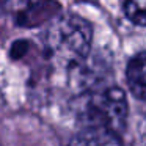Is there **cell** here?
<instances>
[{
  "label": "cell",
  "mask_w": 146,
  "mask_h": 146,
  "mask_svg": "<svg viewBox=\"0 0 146 146\" xmlns=\"http://www.w3.org/2000/svg\"><path fill=\"white\" fill-rule=\"evenodd\" d=\"M93 30L83 17L66 14L50 22L44 33L47 55L55 64L76 66L86 58L91 49Z\"/></svg>",
  "instance_id": "cell-1"
},
{
  "label": "cell",
  "mask_w": 146,
  "mask_h": 146,
  "mask_svg": "<svg viewBox=\"0 0 146 146\" xmlns=\"http://www.w3.org/2000/svg\"><path fill=\"white\" fill-rule=\"evenodd\" d=\"M127 99L118 86L93 90L76 102V113L85 129H104L116 133L126 126Z\"/></svg>",
  "instance_id": "cell-2"
},
{
  "label": "cell",
  "mask_w": 146,
  "mask_h": 146,
  "mask_svg": "<svg viewBox=\"0 0 146 146\" xmlns=\"http://www.w3.org/2000/svg\"><path fill=\"white\" fill-rule=\"evenodd\" d=\"M126 80L135 98L146 99V50L130 58L126 69Z\"/></svg>",
  "instance_id": "cell-3"
},
{
  "label": "cell",
  "mask_w": 146,
  "mask_h": 146,
  "mask_svg": "<svg viewBox=\"0 0 146 146\" xmlns=\"http://www.w3.org/2000/svg\"><path fill=\"white\" fill-rule=\"evenodd\" d=\"M68 146H123L118 135L104 129H83Z\"/></svg>",
  "instance_id": "cell-4"
},
{
  "label": "cell",
  "mask_w": 146,
  "mask_h": 146,
  "mask_svg": "<svg viewBox=\"0 0 146 146\" xmlns=\"http://www.w3.org/2000/svg\"><path fill=\"white\" fill-rule=\"evenodd\" d=\"M121 5L130 22L146 27V0H121Z\"/></svg>",
  "instance_id": "cell-5"
},
{
  "label": "cell",
  "mask_w": 146,
  "mask_h": 146,
  "mask_svg": "<svg viewBox=\"0 0 146 146\" xmlns=\"http://www.w3.org/2000/svg\"><path fill=\"white\" fill-rule=\"evenodd\" d=\"M47 0H0V5L5 11L13 14H27L35 8L41 7Z\"/></svg>",
  "instance_id": "cell-6"
}]
</instances>
